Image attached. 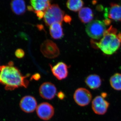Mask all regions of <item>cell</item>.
Wrapping results in <instances>:
<instances>
[{
    "label": "cell",
    "instance_id": "obj_7",
    "mask_svg": "<svg viewBox=\"0 0 121 121\" xmlns=\"http://www.w3.org/2000/svg\"><path fill=\"white\" fill-rule=\"evenodd\" d=\"M37 116L43 121H48L53 117L55 110L52 105L47 102H43L37 106L36 109Z\"/></svg>",
    "mask_w": 121,
    "mask_h": 121
},
{
    "label": "cell",
    "instance_id": "obj_8",
    "mask_svg": "<svg viewBox=\"0 0 121 121\" xmlns=\"http://www.w3.org/2000/svg\"><path fill=\"white\" fill-rule=\"evenodd\" d=\"M39 91L41 97L44 99L51 100L56 95L57 89L52 83L47 82L43 83L40 85Z\"/></svg>",
    "mask_w": 121,
    "mask_h": 121
},
{
    "label": "cell",
    "instance_id": "obj_12",
    "mask_svg": "<svg viewBox=\"0 0 121 121\" xmlns=\"http://www.w3.org/2000/svg\"><path fill=\"white\" fill-rule=\"evenodd\" d=\"M109 8L107 9L106 16L110 19L121 22V4L111 2Z\"/></svg>",
    "mask_w": 121,
    "mask_h": 121
},
{
    "label": "cell",
    "instance_id": "obj_23",
    "mask_svg": "<svg viewBox=\"0 0 121 121\" xmlns=\"http://www.w3.org/2000/svg\"><path fill=\"white\" fill-rule=\"evenodd\" d=\"M64 20L65 22L67 23H68L70 24L71 22L72 18L69 15H66L64 16Z\"/></svg>",
    "mask_w": 121,
    "mask_h": 121
},
{
    "label": "cell",
    "instance_id": "obj_22",
    "mask_svg": "<svg viewBox=\"0 0 121 121\" xmlns=\"http://www.w3.org/2000/svg\"><path fill=\"white\" fill-rule=\"evenodd\" d=\"M57 97L59 99L62 100L64 99L65 97V94L62 91H60L56 94Z\"/></svg>",
    "mask_w": 121,
    "mask_h": 121
},
{
    "label": "cell",
    "instance_id": "obj_3",
    "mask_svg": "<svg viewBox=\"0 0 121 121\" xmlns=\"http://www.w3.org/2000/svg\"><path fill=\"white\" fill-rule=\"evenodd\" d=\"M64 12L57 4L51 5L45 11L44 21L47 26L55 23H62L64 17Z\"/></svg>",
    "mask_w": 121,
    "mask_h": 121
},
{
    "label": "cell",
    "instance_id": "obj_15",
    "mask_svg": "<svg viewBox=\"0 0 121 121\" xmlns=\"http://www.w3.org/2000/svg\"><path fill=\"white\" fill-rule=\"evenodd\" d=\"M11 9L16 15H21L25 13L26 5L25 1L21 0H14L11 3Z\"/></svg>",
    "mask_w": 121,
    "mask_h": 121
},
{
    "label": "cell",
    "instance_id": "obj_24",
    "mask_svg": "<svg viewBox=\"0 0 121 121\" xmlns=\"http://www.w3.org/2000/svg\"><path fill=\"white\" fill-rule=\"evenodd\" d=\"M40 75L39 73H36L33 75L31 78V79H34L36 80H38L40 79Z\"/></svg>",
    "mask_w": 121,
    "mask_h": 121
},
{
    "label": "cell",
    "instance_id": "obj_5",
    "mask_svg": "<svg viewBox=\"0 0 121 121\" xmlns=\"http://www.w3.org/2000/svg\"><path fill=\"white\" fill-rule=\"evenodd\" d=\"M73 98L78 105L80 106H85L90 103L92 95L88 90L81 87L76 90L74 94Z\"/></svg>",
    "mask_w": 121,
    "mask_h": 121
},
{
    "label": "cell",
    "instance_id": "obj_2",
    "mask_svg": "<svg viewBox=\"0 0 121 121\" xmlns=\"http://www.w3.org/2000/svg\"><path fill=\"white\" fill-rule=\"evenodd\" d=\"M117 29L111 26L104 32L103 36L99 42L91 40L92 47L99 48L104 54L112 55L120 48L121 44V33L117 34Z\"/></svg>",
    "mask_w": 121,
    "mask_h": 121
},
{
    "label": "cell",
    "instance_id": "obj_9",
    "mask_svg": "<svg viewBox=\"0 0 121 121\" xmlns=\"http://www.w3.org/2000/svg\"><path fill=\"white\" fill-rule=\"evenodd\" d=\"M19 105L23 111L29 113L33 112L36 110L37 102L35 98L31 95H26L21 99Z\"/></svg>",
    "mask_w": 121,
    "mask_h": 121
},
{
    "label": "cell",
    "instance_id": "obj_1",
    "mask_svg": "<svg viewBox=\"0 0 121 121\" xmlns=\"http://www.w3.org/2000/svg\"><path fill=\"white\" fill-rule=\"evenodd\" d=\"M29 76H24L13 62L8 65L0 66V83L7 91H13L20 87L27 88L29 81L26 79Z\"/></svg>",
    "mask_w": 121,
    "mask_h": 121
},
{
    "label": "cell",
    "instance_id": "obj_21",
    "mask_svg": "<svg viewBox=\"0 0 121 121\" xmlns=\"http://www.w3.org/2000/svg\"><path fill=\"white\" fill-rule=\"evenodd\" d=\"M35 13H36L37 17L39 19H41L44 16L45 12L42 11H35Z\"/></svg>",
    "mask_w": 121,
    "mask_h": 121
},
{
    "label": "cell",
    "instance_id": "obj_10",
    "mask_svg": "<svg viewBox=\"0 0 121 121\" xmlns=\"http://www.w3.org/2000/svg\"><path fill=\"white\" fill-rule=\"evenodd\" d=\"M109 103L101 96H97L92 102V108L94 112L98 115H104L107 111Z\"/></svg>",
    "mask_w": 121,
    "mask_h": 121
},
{
    "label": "cell",
    "instance_id": "obj_6",
    "mask_svg": "<svg viewBox=\"0 0 121 121\" xmlns=\"http://www.w3.org/2000/svg\"><path fill=\"white\" fill-rule=\"evenodd\" d=\"M40 51L44 56L48 58H55L60 54L58 46L50 40H47L42 43L40 47Z\"/></svg>",
    "mask_w": 121,
    "mask_h": 121
},
{
    "label": "cell",
    "instance_id": "obj_25",
    "mask_svg": "<svg viewBox=\"0 0 121 121\" xmlns=\"http://www.w3.org/2000/svg\"><path fill=\"white\" fill-rule=\"evenodd\" d=\"M107 94L105 93H103L101 94V96L103 98H106L107 96Z\"/></svg>",
    "mask_w": 121,
    "mask_h": 121
},
{
    "label": "cell",
    "instance_id": "obj_11",
    "mask_svg": "<svg viewBox=\"0 0 121 121\" xmlns=\"http://www.w3.org/2000/svg\"><path fill=\"white\" fill-rule=\"evenodd\" d=\"M51 71L53 75L59 80L66 78L68 74V67L63 62L57 63L54 66L50 65Z\"/></svg>",
    "mask_w": 121,
    "mask_h": 121
},
{
    "label": "cell",
    "instance_id": "obj_17",
    "mask_svg": "<svg viewBox=\"0 0 121 121\" xmlns=\"http://www.w3.org/2000/svg\"><path fill=\"white\" fill-rule=\"evenodd\" d=\"M30 4L35 11L45 12L51 6V1L47 0H32Z\"/></svg>",
    "mask_w": 121,
    "mask_h": 121
},
{
    "label": "cell",
    "instance_id": "obj_18",
    "mask_svg": "<svg viewBox=\"0 0 121 121\" xmlns=\"http://www.w3.org/2000/svg\"><path fill=\"white\" fill-rule=\"evenodd\" d=\"M84 5V2L81 0H69L67 1L66 5L68 8L73 12L79 11Z\"/></svg>",
    "mask_w": 121,
    "mask_h": 121
},
{
    "label": "cell",
    "instance_id": "obj_4",
    "mask_svg": "<svg viewBox=\"0 0 121 121\" xmlns=\"http://www.w3.org/2000/svg\"><path fill=\"white\" fill-rule=\"evenodd\" d=\"M104 21L94 20L86 25V31L88 36L93 39L99 40L103 36L106 29Z\"/></svg>",
    "mask_w": 121,
    "mask_h": 121
},
{
    "label": "cell",
    "instance_id": "obj_16",
    "mask_svg": "<svg viewBox=\"0 0 121 121\" xmlns=\"http://www.w3.org/2000/svg\"><path fill=\"white\" fill-rule=\"evenodd\" d=\"M50 34L52 37L55 39H61L64 35L61 23H55L50 25Z\"/></svg>",
    "mask_w": 121,
    "mask_h": 121
},
{
    "label": "cell",
    "instance_id": "obj_14",
    "mask_svg": "<svg viewBox=\"0 0 121 121\" xmlns=\"http://www.w3.org/2000/svg\"><path fill=\"white\" fill-rule=\"evenodd\" d=\"M94 16L92 9L88 7L82 8L79 12V18L84 23H89L92 21Z\"/></svg>",
    "mask_w": 121,
    "mask_h": 121
},
{
    "label": "cell",
    "instance_id": "obj_13",
    "mask_svg": "<svg viewBox=\"0 0 121 121\" xmlns=\"http://www.w3.org/2000/svg\"><path fill=\"white\" fill-rule=\"evenodd\" d=\"M86 84L92 90H96L99 88L102 84V80L100 76L95 74L88 76L85 80Z\"/></svg>",
    "mask_w": 121,
    "mask_h": 121
},
{
    "label": "cell",
    "instance_id": "obj_20",
    "mask_svg": "<svg viewBox=\"0 0 121 121\" xmlns=\"http://www.w3.org/2000/svg\"><path fill=\"white\" fill-rule=\"evenodd\" d=\"M15 55L18 58H22L24 56L25 52L22 49L19 48L15 51Z\"/></svg>",
    "mask_w": 121,
    "mask_h": 121
},
{
    "label": "cell",
    "instance_id": "obj_19",
    "mask_svg": "<svg viewBox=\"0 0 121 121\" xmlns=\"http://www.w3.org/2000/svg\"><path fill=\"white\" fill-rule=\"evenodd\" d=\"M111 86L117 91H121V74L116 73L110 79Z\"/></svg>",
    "mask_w": 121,
    "mask_h": 121
}]
</instances>
